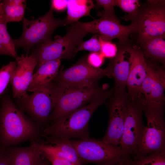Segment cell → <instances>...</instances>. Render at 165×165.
Masks as SVG:
<instances>
[{
	"label": "cell",
	"mask_w": 165,
	"mask_h": 165,
	"mask_svg": "<svg viewBox=\"0 0 165 165\" xmlns=\"http://www.w3.org/2000/svg\"><path fill=\"white\" fill-rule=\"evenodd\" d=\"M39 129L16 106L8 89L0 97V143L13 145L36 137Z\"/></svg>",
	"instance_id": "obj_1"
},
{
	"label": "cell",
	"mask_w": 165,
	"mask_h": 165,
	"mask_svg": "<svg viewBox=\"0 0 165 165\" xmlns=\"http://www.w3.org/2000/svg\"><path fill=\"white\" fill-rule=\"evenodd\" d=\"M104 92L97 94L90 103L42 130V134L68 139L90 138L88 123L96 110L107 100Z\"/></svg>",
	"instance_id": "obj_2"
},
{
	"label": "cell",
	"mask_w": 165,
	"mask_h": 165,
	"mask_svg": "<svg viewBox=\"0 0 165 165\" xmlns=\"http://www.w3.org/2000/svg\"><path fill=\"white\" fill-rule=\"evenodd\" d=\"M87 34L78 21L72 24L65 35H56L54 40L51 39L40 44L31 54L36 60L37 66L49 61L63 58L72 60L75 56V50Z\"/></svg>",
	"instance_id": "obj_3"
},
{
	"label": "cell",
	"mask_w": 165,
	"mask_h": 165,
	"mask_svg": "<svg viewBox=\"0 0 165 165\" xmlns=\"http://www.w3.org/2000/svg\"><path fill=\"white\" fill-rule=\"evenodd\" d=\"M61 86L53 81L43 85L21 98L15 99L22 111L28 113L35 121L43 124L49 122L60 93Z\"/></svg>",
	"instance_id": "obj_4"
},
{
	"label": "cell",
	"mask_w": 165,
	"mask_h": 165,
	"mask_svg": "<svg viewBox=\"0 0 165 165\" xmlns=\"http://www.w3.org/2000/svg\"><path fill=\"white\" fill-rule=\"evenodd\" d=\"M53 11L50 6L44 15L36 19L29 20L24 18L21 35L13 40L15 48H21L28 53L34 46L51 40L52 35L56 28L66 25V18L63 20L55 19Z\"/></svg>",
	"instance_id": "obj_5"
},
{
	"label": "cell",
	"mask_w": 165,
	"mask_h": 165,
	"mask_svg": "<svg viewBox=\"0 0 165 165\" xmlns=\"http://www.w3.org/2000/svg\"><path fill=\"white\" fill-rule=\"evenodd\" d=\"M131 21L138 34V40L165 37V1L148 0L141 4Z\"/></svg>",
	"instance_id": "obj_6"
},
{
	"label": "cell",
	"mask_w": 165,
	"mask_h": 165,
	"mask_svg": "<svg viewBox=\"0 0 165 165\" xmlns=\"http://www.w3.org/2000/svg\"><path fill=\"white\" fill-rule=\"evenodd\" d=\"M101 89L96 83L90 86L81 87L61 86L55 106L50 116L49 122L53 123L88 104Z\"/></svg>",
	"instance_id": "obj_7"
},
{
	"label": "cell",
	"mask_w": 165,
	"mask_h": 165,
	"mask_svg": "<svg viewBox=\"0 0 165 165\" xmlns=\"http://www.w3.org/2000/svg\"><path fill=\"white\" fill-rule=\"evenodd\" d=\"M81 163L118 162L125 156L120 147L90 138L70 140Z\"/></svg>",
	"instance_id": "obj_8"
},
{
	"label": "cell",
	"mask_w": 165,
	"mask_h": 165,
	"mask_svg": "<svg viewBox=\"0 0 165 165\" xmlns=\"http://www.w3.org/2000/svg\"><path fill=\"white\" fill-rule=\"evenodd\" d=\"M164 111H143L146 118L147 125L145 127L136 158L165 150Z\"/></svg>",
	"instance_id": "obj_9"
},
{
	"label": "cell",
	"mask_w": 165,
	"mask_h": 165,
	"mask_svg": "<svg viewBox=\"0 0 165 165\" xmlns=\"http://www.w3.org/2000/svg\"><path fill=\"white\" fill-rule=\"evenodd\" d=\"M143 109L129 100L123 135L120 143L124 155L136 158L145 128L143 120Z\"/></svg>",
	"instance_id": "obj_10"
},
{
	"label": "cell",
	"mask_w": 165,
	"mask_h": 165,
	"mask_svg": "<svg viewBox=\"0 0 165 165\" xmlns=\"http://www.w3.org/2000/svg\"><path fill=\"white\" fill-rule=\"evenodd\" d=\"M147 75L142 86L144 110H164L165 72L163 66L146 59Z\"/></svg>",
	"instance_id": "obj_11"
},
{
	"label": "cell",
	"mask_w": 165,
	"mask_h": 165,
	"mask_svg": "<svg viewBox=\"0 0 165 165\" xmlns=\"http://www.w3.org/2000/svg\"><path fill=\"white\" fill-rule=\"evenodd\" d=\"M86 56L80 58L69 68L61 69L53 81L63 87H81L91 86L100 79L107 76L106 68L93 67L87 62Z\"/></svg>",
	"instance_id": "obj_12"
},
{
	"label": "cell",
	"mask_w": 165,
	"mask_h": 165,
	"mask_svg": "<svg viewBox=\"0 0 165 165\" xmlns=\"http://www.w3.org/2000/svg\"><path fill=\"white\" fill-rule=\"evenodd\" d=\"M108 105L109 119L106 133L102 140L117 145L123 135L128 109V98L125 89L116 88Z\"/></svg>",
	"instance_id": "obj_13"
},
{
	"label": "cell",
	"mask_w": 165,
	"mask_h": 165,
	"mask_svg": "<svg viewBox=\"0 0 165 165\" xmlns=\"http://www.w3.org/2000/svg\"><path fill=\"white\" fill-rule=\"evenodd\" d=\"M100 17L92 21L81 22V26L88 33L101 35L111 41L117 38L118 43L122 44L128 41L131 34L136 32L135 29L132 24L128 25L121 24L105 14L102 11L99 13Z\"/></svg>",
	"instance_id": "obj_14"
},
{
	"label": "cell",
	"mask_w": 165,
	"mask_h": 165,
	"mask_svg": "<svg viewBox=\"0 0 165 165\" xmlns=\"http://www.w3.org/2000/svg\"><path fill=\"white\" fill-rule=\"evenodd\" d=\"M147 75L145 56L138 46H133L132 64L127 83V93L129 100L139 105L143 109L145 100L142 86Z\"/></svg>",
	"instance_id": "obj_15"
},
{
	"label": "cell",
	"mask_w": 165,
	"mask_h": 165,
	"mask_svg": "<svg viewBox=\"0 0 165 165\" xmlns=\"http://www.w3.org/2000/svg\"><path fill=\"white\" fill-rule=\"evenodd\" d=\"M116 55L111 58L107 67V76L113 78L116 88L125 89L132 65L133 46L128 40L117 45Z\"/></svg>",
	"instance_id": "obj_16"
},
{
	"label": "cell",
	"mask_w": 165,
	"mask_h": 165,
	"mask_svg": "<svg viewBox=\"0 0 165 165\" xmlns=\"http://www.w3.org/2000/svg\"><path fill=\"white\" fill-rule=\"evenodd\" d=\"M15 59L16 66L10 83L13 97L17 99L27 94V91L31 82L37 62L33 56H29L27 54L18 56Z\"/></svg>",
	"instance_id": "obj_17"
},
{
	"label": "cell",
	"mask_w": 165,
	"mask_h": 165,
	"mask_svg": "<svg viewBox=\"0 0 165 165\" xmlns=\"http://www.w3.org/2000/svg\"><path fill=\"white\" fill-rule=\"evenodd\" d=\"M9 165H37L42 157L41 152L32 142L30 146L4 150Z\"/></svg>",
	"instance_id": "obj_18"
},
{
	"label": "cell",
	"mask_w": 165,
	"mask_h": 165,
	"mask_svg": "<svg viewBox=\"0 0 165 165\" xmlns=\"http://www.w3.org/2000/svg\"><path fill=\"white\" fill-rule=\"evenodd\" d=\"M61 60L48 61L38 67L33 74L28 91L33 92L40 86L53 81L58 72Z\"/></svg>",
	"instance_id": "obj_19"
},
{
	"label": "cell",
	"mask_w": 165,
	"mask_h": 165,
	"mask_svg": "<svg viewBox=\"0 0 165 165\" xmlns=\"http://www.w3.org/2000/svg\"><path fill=\"white\" fill-rule=\"evenodd\" d=\"M165 37H158L138 40V45L145 58L163 65L165 62Z\"/></svg>",
	"instance_id": "obj_20"
},
{
	"label": "cell",
	"mask_w": 165,
	"mask_h": 165,
	"mask_svg": "<svg viewBox=\"0 0 165 165\" xmlns=\"http://www.w3.org/2000/svg\"><path fill=\"white\" fill-rule=\"evenodd\" d=\"M42 136L46 139V141L44 143L53 146L59 157L67 160L77 165H82L76 151L70 139L44 135Z\"/></svg>",
	"instance_id": "obj_21"
},
{
	"label": "cell",
	"mask_w": 165,
	"mask_h": 165,
	"mask_svg": "<svg viewBox=\"0 0 165 165\" xmlns=\"http://www.w3.org/2000/svg\"><path fill=\"white\" fill-rule=\"evenodd\" d=\"M94 6L92 0H67V16L66 25L76 22L81 17L88 16Z\"/></svg>",
	"instance_id": "obj_22"
},
{
	"label": "cell",
	"mask_w": 165,
	"mask_h": 165,
	"mask_svg": "<svg viewBox=\"0 0 165 165\" xmlns=\"http://www.w3.org/2000/svg\"><path fill=\"white\" fill-rule=\"evenodd\" d=\"M4 13V21L7 24L11 22H19L24 17L26 3L19 5H13L5 0L2 2Z\"/></svg>",
	"instance_id": "obj_23"
},
{
	"label": "cell",
	"mask_w": 165,
	"mask_h": 165,
	"mask_svg": "<svg viewBox=\"0 0 165 165\" xmlns=\"http://www.w3.org/2000/svg\"><path fill=\"white\" fill-rule=\"evenodd\" d=\"M131 165H165V150L130 159Z\"/></svg>",
	"instance_id": "obj_24"
},
{
	"label": "cell",
	"mask_w": 165,
	"mask_h": 165,
	"mask_svg": "<svg viewBox=\"0 0 165 165\" xmlns=\"http://www.w3.org/2000/svg\"><path fill=\"white\" fill-rule=\"evenodd\" d=\"M141 4L138 0H116V6L128 13L122 18L126 20L132 21L139 11Z\"/></svg>",
	"instance_id": "obj_25"
},
{
	"label": "cell",
	"mask_w": 165,
	"mask_h": 165,
	"mask_svg": "<svg viewBox=\"0 0 165 165\" xmlns=\"http://www.w3.org/2000/svg\"><path fill=\"white\" fill-rule=\"evenodd\" d=\"M16 66V61H11L0 69V97L10 82Z\"/></svg>",
	"instance_id": "obj_26"
},
{
	"label": "cell",
	"mask_w": 165,
	"mask_h": 165,
	"mask_svg": "<svg viewBox=\"0 0 165 165\" xmlns=\"http://www.w3.org/2000/svg\"><path fill=\"white\" fill-rule=\"evenodd\" d=\"M6 24L3 20L0 19V34L2 37L5 48L8 51L11 56L16 58L18 57L13 40L8 32Z\"/></svg>",
	"instance_id": "obj_27"
},
{
	"label": "cell",
	"mask_w": 165,
	"mask_h": 165,
	"mask_svg": "<svg viewBox=\"0 0 165 165\" xmlns=\"http://www.w3.org/2000/svg\"><path fill=\"white\" fill-rule=\"evenodd\" d=\"M98 36L101 45L100 52L105 57H114L117 51V45L101 35H98Z\"/></svg>",
	"instance_id": "obj_28"
},
{
	"label": "cell",
	"mask_w": 165,
	"mask_h": 165,
	"mask_svg": "<svg viewBox=\"0 0 165 165\" xmlns=\"http://www.w3.org/2000/svg\"><path fill=\"white\" fill-rule=\"evenodd\" d=\"M83 50L91 52H99L101 50V45L98 35H95L89 39L82 42L75 49L74 55L78 52Z\"/></svg>",
	"instance_id": "obj_29"
},
{
	"label": "cell",
	"mask_w": 165,
	"mask_h": 165,
	"mask_svg": "<svg viewBox=\"0 0 165 165\" xmlns=\"http://www.w3.org/2000/svg\"><path fill=\"white\" fill-rule=\"evenodd\" d=\"M97 6L103 7L104 10L103 12L106 15L113 20L120 22L116 16L114 9V7L116 6V0H97Z\"/></svg>",
	"instance_id": "obj_30"
},
{
	"label": "cell",
	"mask_w": 165,
	"mask_h": 165,
	"mask_svg": "<svg viewBox=\"0 0 165 165\" xmlns=\"http://www.w3.org/2000/svg\"><path fill=\"white\" fill-rule=\"evenodd\" d=\"M105 57L100 52H91L86 56L88 64L95 68H100L103 64Z\"/></svg>",
	"instance_id": "obj_31"
},
{
	"label": "cell",
	"mask_w": 165,
	"mask_h": 165,
	"mask_svg": "<svg viewBox=\"0 0 165 165\" xmlns=\"http://www.w3.org/2000/svg\"><path fill=\"white\" fill-rule=\"evenodd\" d=\"M41 154L50 162L51 165H77L66 159L47 154L41 153Z\"/></svg>",
	"instance_id": "obj_32"
},
{
	"label": "cell",
	"mask_w": 165,
	"mask_h": 165,
	"mask_svg": "<svg viewBox=\"0 0 165 165\" xmlns=\"http://www.w3.org/2000/svg\"><path fill=\"white\" fill-rule=\"evenodd\" d=\"M50 6L53 10L62 11L67 8V0H51Z\"/></svg>",
	"instance_id": "obj_33"
},
{
	"label": "cell",
	"mask_w": 165,
	"mask_h": 165,
	"mask_svg": "<svg viewBox=\"0 0 165 165\" xmlns=\"http://www.w3.org/2000/svg\"><path fill=\"white\" fill-rule=\"evenodd\" d=\"M0 165H9L8 158L3 150L0 156Z\"/></svg>",
	"instance_id": "obj_34"
},
{
	"label": "cell",
	"mask_w": 165,
	"mask_h": 165,
	"mask_svg": "<svg viewBox=\"0 0 165 165\" xmlns=\"http://www.w3.org/2000/svg\"><path fill=\"white\" fill-rule=\"evenodd\" d=\"M8 4L13 5H19L26 3V1L24 0H5Z\"/></svg>",
	"instance_id": "obj_35"
},
{
	"label": "cell",
	"mask_w": 165,
	"mask_h": 165,
	"mask_svg": "<svg viewBox=\"0 0 165 165\" xmlns=\"http://www.w3.org/2000/svg\"><path fill=\"white\" fill-rule=\"evenodd\" d=\"M130 158L128 157H125L119 162L117 165H131L130 161Z\"/></svg>",
	"instance_id": "obj_36"
},
{
	"label": "cell",
	"mask_w": 165,
	"mask_h": 165,
	"mask_svg": "<svg viewBox=\"0 0 165 165\" xmlns=\"http://www.w3.org/2000/svg\"><path fill=\"white\" fill-rule=\"evenodd\" d=\"M50 162L42 156L37 165H50Z\"/></svg>",
	"instance_id": "obj_37"
},
{
	"label": "cell",
	"mask_w": 165,
	"mask_h": 165,
	"mask_svg": "<svg viewBox=\"0 0 165 165\" xmlns=\"http://www.w3.org/2000/svg\"><path fill=\"white\" fill-rule=\"evenodd\" d=\"M8 55L11 56V55L8 51L3 46L0 45V56Z\"/></svg>",
	"instance_id": "obj_38"
},
{
	"label": "cell",
	"mask_w": 165,
	"mask_h": 165,
	"mask_svg": "<svg viewBox=\"0 0 165 165\" xmlns=\"http://www.w3.org/2000/svg\"><path fill=\"white\" fill-rule=\"evenodd\" d=\"M0 2L1 1L0 0V19L3 20L4 21V11L2 7V2L0 3Z\"/></svg>",
	"instance_id": "obj_39"
},
{
	"label": "cell",
	"mask_w": 165,
	"mask_h": 165,
	"mask_svg": "<svg viewBox=\"0 0 165 165\" xmlns=\"http://www.w3.org/2000/svg\"><path fill=\"white\" fill-rule=\"evenodd\" d=\"M118 162H109L99 164L98 165H117Z\"/></svg>",
	"instance_id": "obj_40"
},
{
	"label": "cell",
	"mask_w": 165,
	"mask_h": 165,
	"mask_svg": "<svg viewBox=\"0 0 165 165\" xmlns=\"http://www.w3.org/2000/svg\"><path fill=\"white\" fill-rule=\"evenodd\" d=\"M0 45H1L5 48V47H4L2 37L1 36L0 34Z\"/></svg>",
	"instance_id": "obj_41"
}]
</instances>
